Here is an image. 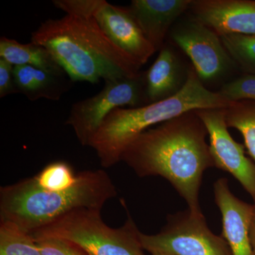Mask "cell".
Here are the masks:
<instances>
[{
    "label": "cell",
    "mask_w": 255,
    "mask_h": 255,
    "mask_svg": "<svg viewBox=\"0 0 255 255\" xmlns=\"http://www.w3.org/2000/svg\"><path fill=\"white\" fill-rule=\"evenodd\" d=\"M221 37L236 67L255 75V35L229 34Z\"/></svg>",
    "instance_id": "19"
},
{
    "label": "cell",
    "mask_w": 255,
    "mask_h": 255,
    "mask_svg": "<svg viewBox=\"0 0 255 255\" xmlns=\"http://www.w3.org/2000/svg\"><path fill=\"white\" fill-rule=\"evenodd\" d=\"M234 103L206 88L192 68L184 87L175 95L135 108L113 111L88 146L97 152L101 165L109 168L120 162L129 144L147 129L191 111L226 109Z\"/></svg>",
    "instance_id": "4"
},
{
    "label": "cell",
    "mask_w": 255,
    "mask_h": 255,
    "mask_svg": "<svg viewBox=\"0 0 255 255\" xmlns=\"http://www.w3.org/2000/svg\"><path fill=\"white\" fill-rule=\"evenodd\" d=\"M87 10L111 41L140 67L155 53L129 7L105 0H87Z\"/></svg>",
    "instance_id": "10"
},
{
    "label": "cell",
    "mask_w": 255,
    "mask_h": 255,
    "mask_svg": "<svg viewBox=\"0 0 255 255\" xmlns=\"http://www.w3.org/2000/svg\"><path fill=\"white\" fill-rule=\"evenodd\" d=\"M219 93L231 102H255V75L245 73L239 78L226 82Z\"/></svg>",
    "instance_id": "21"
},
{
    "label": "cell",
    "mask_w": 255,
    "mask_h": 255,
    "mask_svg": "<svg viewBox=\"0 0 255 255\" xmlns=\"http://www.w3.org/2000/svg\"><path fill=\"white\" fill-rule=\"evenodd\" d=\"M223 110L206 109L196 112L207 130L214 167L236 178L255 202V164L245 155L243 145L228 131Z\"/></svg>",
    "instance_id": "9"
},
{
    "label": "cell",
    "mask_w": 255,
    "mask_h": 255,
    "mask_svg": "<svg viewBox=\"0 0 255 255\" xmlns=\"http://www.w3.org/2000/svg\"><path fill=\"white\" fill-rule=\"evenodd\" d=\"M207 135L205 125L191 111L142 132L126 148L121 161L139 177H164L188 209L203 214L199 200L203 175L214 167Z\"/></svg>",
    "instance_id": "1"
},
{
    "label": "cell",
    "mask_w": 255,
    "mask_h": 255,
    "mask_svg": "<svg viewBox=\"0 0 255 255\" xmlns=\"http://www.w3.org/2000/svg\"><path fill=\"white\" fill-rule=\"evenodd\" d=\"M33 177L40 187L52 191L68 190L78 181V174H75L71 166L63 161L48 164Z\"/></svg>",
    "instance_id": "20"
},
{
    "label": "cell",
    "mask_w": 255,
    "mask_h": 255,
    "mask_svg": "<svg viewBox=\"0 0 255 255\" xmlns=\"http://www.w3.org/2000/svg\"><path fill=\"white\" fill-rule=\"evenodd\" d=\"M140 231L128 214L123 226L112 228L101 216V210L79 209L30 233L35 241L60 238L71 242L86 255H145Z\"/></svg>",
    "instance_id": "5"
},
{
    "label": "cell",
    "mask_w": 255,
    "mask_h": 255,
    "mask_svg": "<svg viewBox=\"0 0 255 255\" xmlns=\"http://www.w3.org/2000/svg\"><path fill=\"white\" fill-rule=\"evenodd\" d=\"M223 112L227 127L241 132L248 153L255 162V102H236Z\"/></svg>",
    "instance_id": "17"
},
{
    "label": "cell",
    "mask_w": 255,
    "mask_h": 255,
    "mask_svg": "<svg viewBox=\"0 0 255 255\" xmlns=\"http://www.w3.org/2000/svg\"><path fill=\"white\" fill-rule=\"evenodd\" d=\"M42 255H86L71 242L60 238H45L36 241Z\"/></svg>",
    "instance_id": "22"
},
{
    "label": "cell",
    "mask_w": 255,
    "mask_h": 255,
    "mask_svg": "<svg viewBox=\"0 0 255 255\" xmlns=\"http://www.w3.org/2000/svg\"><path fill=\"white\" fill-rule=\"evenodd\" d=\"M31 41L46 48L73 82L137 78L141 67L111 41L93 16L66 14L43 21Z\"/></svg>",
    "instance_id": "2"
},
{
    "label": "cell",
    "mask_w": 255,
    "mask_h": 255,
    "mask_svg": "<svg viewBox=\"0 0 255 255\" xmlns=\"http://www.w3.org/2000/svg\"><path fill=\"white\" fill-rule=\"evenodd\" d=\"M249 236L252 248L255 255V209L250 223Z\"/></svg>",
    "instance_id": "24"
},
{
    "label": "cell",
    "mask_w": 255,
    "mask_h": 255,
    "mask_svg": "<svg viewBox=\"0 0 255 255\" xmlns=\"http://www.w3.org/2000/svg\"><path fill=\"white\" fill-rule=\"evenodd\" d=\"M0 58L6 60L14 66L28 65L50 73L67 75L46 48L31 41L23 44L16 40L1 36Z\"/></svg>",
    "instance_id": "16"
},
{
    "label": "cell",
    "mask_w": 255,
    "mask_h": 255,
    "mask_svg": "<svg viewBox=\"0 0 255 255\" xmlns=\"http://www.w3.org/2000/svg\"><path fill=\"white\" fill-rule=\"evenodd\" d=\"M0 255H42L29 233L14 223L0 221Z\"/></svg>",
    "instance_id": "18"
},
{
    "label": "cell",
    "mask_w": 255,
    "mask_h": 255,
    "mask_svg": "<svg viewBox=\"0 0 255 255\" xmlns=\"http://www.w3.org/2000/svg\"><path fill=\"white\" fill-rule=\"evenodd\" d=\"M189 9L219 36L255 35V0H191Z\"/></svg>",
    "instance_id": "11"
},
{
    "label": "cell",
    "mask_w": 255,
    "mask_h": 255,
    "mask_svg": "<svg viewBox=\"0 0 255 255\" xmlns=\"http://www.w3.org/2000/svg\"><path fill=\"white\" fill-rule=\"evenodd\" d=\"M117 196L112 179L103 169L80 172L76 184L62 191L46 190L34 177L26 178L0 188V221L14 223L30 234L73 210H102Z\"/></svg>",
    "instance_id": "3"
},
{
    "label": "cell",
    "mask_w": 255,
    "mask_h": 255,
    "mask_svg": "<svg viewBox=\"0 0 255 255\" xmlns=\"http://www.w3.org/2000/svg\"><path fill=\"white\" fill-rule=\"evenodd\" d=\"M148 105L143 75L105 81L97 95L72 105L65 122L71 126L82 145L88 146L104 121L113 111L129 106L131 108Z\"/></svg>",
    "instance_id": "7"
},
{
    "label": "cell",
    "mask_w": 255,
    "mask_h": 255,
    "mask_svg": "<svg viewBox=\"0 0 255 255\" xmlns=\"http://www.w3.org/2000/svg\"><path fill=\"white\" fill-rule=\"evenodd\" d=\"M140 240L143 250L152 255H233L222 236L210 230L204 215L189 209L169 215L167 224L157 234L140 232Z\"/></svg>",
    "instance_id": "6"
},
{
    "label": "cell",
    "mask_w": 255,
    "mask_h": 255,
    "mask_svg": "<svg viewBox=\"0 0 255 255\" xmlns=\"http://www.w3.org/2000/svg\"><path fill=\"white\" fill-rule=\"evenodd\" d=\"M170 36L189 57L204 84L223 78L236 66L221 37L193 16L172 27Z\"/></svg>",
    "instance_id": "8"
},
{
    "label": "cell",
    "mask_w": 255,
    "mask_h": 255,
    "mask_svg": "<svg viewBox=\"0 0 255 255\" xmlns=\"http://www.w3.org/2000/svg\"><path fill=\"white\" fill-rule=\"evenodd\" d=\"M191 3V0H132L129 9L157 51L164 46L169 30Z\"/></svg>",
    "instance_id": "13"
},
{
    "label": "cell",
    "mask_w": 255,
    "mask_h": 255,
    "mask_svg": "<svg viewBox=\"0 0 255 255\" xmlns=\"http://www.w3.org/2000/svg\"><path fill=\"white\" fill-rule=\"evenodd\" d=\"M215 202L222 216V237L233 255H255L250 241V223L255 206L241 200L233 194L226 178L214 184Z\"/></svg>",
    "instance_id": "12"
},
{
    "label": "cell",
    "mask_w": 255,
    "mask_h": 255,
    "mask_svg": "<svg viewBox=\"0 0 255 255\" xmlns=\"http://www.w3.org/2000/svg\"><path fill=\"white\" fill-rule=\"evenodd\" d=\"M152 255H169V254H163V253H157V254H154Z\"/></svg>",
    "instance_id": "25"
},
{
    "label": "cell",
    "mask_w": 255,
    "mask_h": 255,
    "mask_svg": "<svg viewBox=\"0 0 255 255\" xmlns=\"http://www.w3.org/2000/svg\"><path fill=\"white\" fill-rule=\"evenodd\" d=\"M14 66L6 60L0 58V97L18 94L15 84Z\"/></svg>",
    "instance_id": "23"
},
{
    "label": "cell",
    "mask_w": 255,
    "mask_h": 255,
    "mask_svg": "<svg viewBox=\"0 0 255 255\" xmlns=\"http://www.w3.org/2000/svg\"><path fill=\"white\" fill-rule=\"evenodd\" d=\"M15 84L20 94L30 101L46 99L59 101L71 88L72 81L68 75H59L28 66H14Z\"/></svg>",
    "instance_id": "15"
},
{
    "label": "cell",
    "mask_w": 255,
    "mask_h": 255,
    "mask_svg": "<svg viewBox=\"0 0 255 255\" xmlns=\"http://www.w3.org/2000/svg\"><path fill=\"white\" fill-rule=\"evenodd\" d=\"M187 76L173 50L164 46L158 56L143 75L146 97L148 104L155 103L175 95L182 90Z\"/></svg>",
    "instance_id": "14"
}]
</instances>
